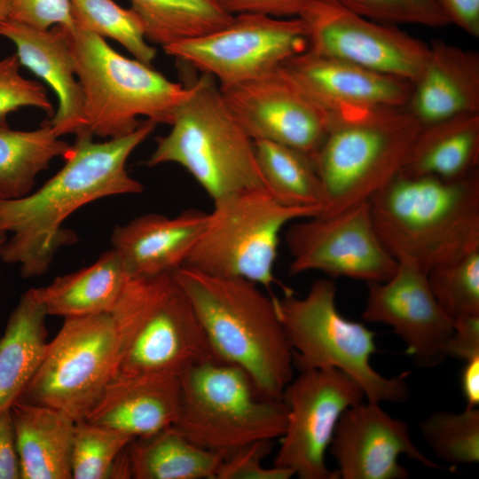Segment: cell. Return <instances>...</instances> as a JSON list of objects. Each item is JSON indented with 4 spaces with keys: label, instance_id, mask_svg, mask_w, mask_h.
I'll list each match as a JSON object with an SVG mask.
<instances>
[{
    "label": "cell",
    "instance_id": "1",
    "mask_svg": "<svg viewBox=\"0 0 479 479\" xmlns=\"http://www.w3.org/2000/svg\"><path fill=\"white\" fill-rule=\"evenodd\" d=\"M155 126L146 120L133 132L105 142H94L88 133L76 136L64 166L39 189L0 200V231L11 233L2 262L19 264L25 279L42 276L59 248L76 240L63 227L73 213L102 198L141 192L144 187L129 174L126 162Z\"/></svg>",
    "mask_w": 479,
    "mask_h": 479
},
{
    "label": "cell",
    "instance_id": "2",
    "mask_svg": "<svg viewBox=\"0 0 479 479\" xmlns=\"http://www.w3.org/2000/svg\"><path fill=\"white\" fill-rule=\"evenodd\" d=\"M173 273L216 357L242 369L261 397L281 399L294 364L274 296L252 281L210 275L187 265Z\"/></svg>",
    "mask_w": 479,
    "mask_h": 479
},
{
    "label": "cell",
    "instance_id": "3",
    "mask_svg": "<svg viewBox=\"0 0 479 479\" xmlns=\"http://www.w3.org/2000/svg\"><path fill=\"white\" fill-rule=\"evenodd\" d=\"M368 204L375 232L397 263L428 273L479 249V172L455 181L398 174Z\"/></svg>",
    "mask_w": 479,
    "mask_h": 479
},
{
    "label": "cell",
    "instance_id": "4",
    "mask_svg": "<svg viewBox=\"0 0 479 479\" xmlns=\"http://www.w3.org/2000/svg\"><path fill=\"white\" fill-rule=\"evenodd\" d=\"M177 110L171 130L157 138L148 167L176 163L185 169L213 202L265 188L255 141L224 99L214 77L202 74Z\"/></svg>",
    "mask_w": 479,
    "mask_h": 479
},
{
    "label": "cell",
    "instance_id": "5",
    "mask_svg": "<svg viewBox=\"0 0 479 479\" xmlns=\"http://www.w3.org/2000/svg\"><path fill=\"white\" fill-rule=\"evenodd\" d=\"M110 313L118 342L114 377L180 373L218 359L173 272L130 277Z\"/></svg>",
    "mask_w": 479,
    "mask_h": 479
},
{
    "label": "cell",
    "instance_id": "6",
    "mask_svg": "<svg viewBox=\"0 0 479 479\" xmlns=\"http://www.w3.org/2000/svg\"><path fill=\"white\" fill-rule=\"evenodd\" d=\"M63 28L82 90L88 133L121 137L140 126V116L171 125L191 94L190 85L172 82L151 65L121 55L93 33L75 26Z\"/></svg>",
    "mask_w": 479,
    "mask_h": 479
},
{
    "label": "cell",
    "instance_id": "7",
    "mask_svg": "<svg viewBox=\"0 0 479 479\" xmlns=\"http://www.w3.org/2000/svg\"><path fill=\"white\" fill-rule=\"evenodd\" d=\"M420 129L405 108L332 114L313 159L326 196L319 216L366 201L389 183L399 174Z\"/></svg>",
    "mask_w": 479,
    "mask_h": 479
},
{
    "label": "cell",
    "instance_id": "8",
    "mask_svg": "<svg viewBox=\"0 0 479 479\" xmlns=\"http://www.w3.org/2000/svg\"><path fill=\"white\" fill-rule=\"evenodd\" d=\"M273 299L299 371L339 369L352 377L372 402L401 404L409 398V372L385 377L372 366L375 333L340 313L332 279L315 280L303 297L287 288L281 298Z\"/></svg>",
    "mask_w": 479,
    "mask_h": 479
},
{
    "label": "cell",
    "instance_id": "9",
    "mask_svg": "<svg viewBox=\"0 0 479 479\" xmlns=\"http://www.w3.org/2000/svg\"><path fill=\"white\" fill-rule=\"evenodd\" d=\"M179 375L181 404L173 426L196 445L225 458L285 432L287 408L282 398L261 397L240 367L210 359Z\"/></svg>",
    "mask_w": 479,
    "mask_h": 479
},
{
    "label": "cell",
    "instance_id": "10",
    "mask_svg": "<svg viewBox=\"0 0 479 479\" xmlns=\"http://www.w3.org/2000/svg\"><path fill=\"white\" fill-rule=\"evenodd\" d=\"M321 211L320 207L283 205L265 188L214 201L206 229L184 265L271 289L277 282L273 267L282 229L292 221L319 216Z\"/></svg>",
    "mask_w": 479,
    "mask_h": 479
},
{
    "label": "cell",
    "instance_id": "11",
    "mask_svg": "<svg viewBox=\"0 0 479 479\" xmlns=\"http://www.w3.org/2000/svg\"><path fill=\"white\" fill-rule=\"evenodd\" d=\"M117 347L111 313L65 318L18 401L84 419L115 374Z\"/></svg>",
    "mask_w": 479,
    "mask_h": 479
},
{
    "label": "cell",
    "instance_id": "12",
    "mask_svg": "<svg viewBox=\"0 0 479 479\" xmlns=\"http://www.w3.org/2000/svg\"><path fill=\"white\" fill-rule=\"evenodd\" d=\"M164 51L224 88L262 75L308 50L304 22L298 17L277 18L242 13L215 32L171 43Z\"/></svg>",
    "mask_w": 479,
    "mask_h": 479
},
{
    "label": "cell",
    "instance_id": "13",
    "mask_svg": "<svg viewBox=\"0 0 479 479\" xmlns=\"http://www.w3.org/2000/svg\"><path fill=\"white\" fill-rule=\"evenodd\" d=\"M281 398L287 419L273 466L300 479L340 478L325 456L342 413L364 400L361 387L339 369H307L293 377Z\"/></svg>",
    "mask_w": 479,
    "mask_h": 479
},
{
    "label": "cell",
    "instance_id": "14",
    "mask_svg": "<svg viewBox=\"0 0 479 479\" xmlns=\"http://www.w3.org/2000/svg\"><path fill=\"white\" fill-rule=\"evenodd\" d=\"M293 276L318 271L331 278L370 282L389 279L398 263L381 242L368 200L337 214L303 218L285 233Z\"/></svg>",
    "mask_w": 479,
    "mask_h": 479
},
{
    "label": "cell",
    "instance_id": "15",
    "mask_svg": "<svg viewBox=\"0 0 479 479\" xmlns=\"http://www.w3.org/2000/svg\"><path fill=\"white\" fill-rule=\"evenodd\" d=\"M307 29L308 51L399 77L420 75L428 45L393 25L354 13L332 0H312L298 17Z\"/></svg>",
    "mask_w": 479,
    "mask_h": 479
},
{
    "label": "cell",
    "instance_id": "16",
    "mask_svg": "<svg viewBox=\"0 0 479 479\" xmlns=\"http://www.w3.org/2000/svg\"><path fill=\"white\" fill-rule=\"evenodd\" d=\"M220 90L254 141L285 145L314 159L326 136L332 114L301 87L283 65Z\"/></svg>",
    "mask_w": 479,
    "mask_h": 479
},
{
    "label": "cell",
    "instance_id": "17",
    "mask_svg": "<svg viewBox=\"0 0 479 479\" xmlns=\"http://www.w3.org/2000/svg\"><path fill=\"white\" fill-rule=\"evenodd\" d=\"M367 287L364 320L389 326L417 367L430 369L447 358L454 322L435 299L427 272L398 263L389 279Z\"/></svg>",
    "mask_w": 479,
    "mask_h": 479
},
{
    "label": "cell",
    "instance_id": "18",
    "mask_svg": "<svg viewBox=\"0 0 479 479\" xmlns=\"http://www.w3.org/2000/svg\"><path fill=\"white\" fill-rule=\"evenodd\" d=\"M329 451L342 479H406L410 474L399 463L401 455L429 468L448 470L417 448L405 421L368 400L342 413Z\"/></svg>",
    "mask_w": 479,
    "mask_h": 479
},
{
    "label": "cell",
    "instance_id": "19",
    "mask_svg": "<svg viewBox=\"0 0 479 479\" xmlns=\"http://www.w3.org/2000/svg\"><path fill=\"white\" fill-rule=\"evenodd\" d=\"M282 65L331 114L405 108L412 88L407 80L308 50Z\"/></svg>",
    "mask_w": 479,
    "mask_h": 479
},
{
    "label": "cell",
    "instance_id": "20",
    "mask_svg": "<svg viewBox=\"0 0 479 479\" xmlns=\"http://www.w3.org/2000/svg\"><path fill=\"white\" fill-rule=\"evenodd\" d=\"M0 35L14 43L21 66L44 81L57 96V111L46 121L55 133L59 137L87 134L82 90L64 28L39 29L5 19L0 20Z\"/></svg>",
    "mask_w": 479,
    "mask_h": 479
},
{
    "label": "cell",
    "instance_id": "21",
    "mask_svg": "<svg viewBox=\"0 0 479 479\" xmlns=\"http://www.w3.org/2000/svg\"><path fill=\"white\" fill-rule=\"evenodd\" d=\"M208 222V213L192 208L172 217L145 214L114 227L112 248L130 277L174 272L185 263Z\"/></svg>",
    "mask_w": 479,
    "mask_h": 479
},
{
    "label": "cell",
    "instance_id": "22",
    "mask_svg": "<svg viewBox=\"0 0 479 479\" xmlns=\"http://www.w3.org/2000/svg\"><path fill=\"white\" fill-rule=\"evenodd\" d=\"M180 404L179 373L115 376L84 420L134 438L145 437L173 426Z\"/></svg>",
    "mask_w": 479,
    "mask_h": 479
},
{
    "label": "cell",
    "instance_id": "23",
    "mask_svg": "<svg viewBox=\"0 0 479 479\" xmlns=\"http://www.w3.org/2000/svg\"><path fill=\"white\" fill-rule=\"evenodd\" d=\"M405 109L421 127L479 113V54L435 40Z\"/></svg>",
    "mask_w": 479,
    "mask_h": 479
},
{
    "label": "cell",
    "instance_id": "24",
    "mask_svg": "<svg viewBox=\"0 0 479 479\" xmlns=\"http://www.w3.org/2000/svg\"><path fill=\"white\" fill-rule=\"evenodd\" d=\"M11 412L20 479H71L75 420L58 409L20 401Z\"/></svg>",
    "mask_w": 479,
    "mask_h": 479
},
{
    "label": "cell",
    "instance_id": "25",
    "mask_svg": "<svg viewBox=\"0 0 479 479\" xmlns=\"http://www.w3.org/2000/svg\"><path fill=\"white\" fill-rule=\"evenodd\" d=\"M479 113L421 127L399 174L455 181L479 172Z\"/></svg>",
    "mask_w": 479,
    "mask_h": 479
},
{
    "label": "cell",
    "instance_id": "26",
    "mask_svg": "<svg viewBox=\"0 0 479 479\" xmlns=\"http://www.w3.org/2000/svg\"><path fill=\"white\" fill-rule=\"evenodd\" d=\"M130 275L111 248L90 265L31 288L47 315L64 318L110 313Z\"/></svg>",
    "mask_w": 479,
    "mask_h": 479
},
{
    "label": "cell",
    "instance_id": "27",
    "mask_svg": "<svg viewBox=\"0 0 479 479\" xmlns=\"http://www.w3.org/2000/svg\"><path fill=\"white\" fill-rule=\"evenodd\" d=\"M47 316L30 288L8 318L0 337V413L20 398L38 369L48 344Z\"/></svg>",
    "mask_w": 479,
    "mask_h": 479
},
{
    "label": "cell",
    "instance_id": "28",
    "mask_svg": "<svg viewBox=\"0 0 479 479\" xmlns=\"http://www.w3.org/2000/svg\"><path fill=\"white\" fill-rule=\"evenodd\" d=\"M126 453L135 479H216L224 458L196 445L174 426L133 439Z\"/></svg>",
    "mask_w": 479,
    "mask_h": 479
},
{
    "label": "cell",
    "instance_id": "29",
    "mask_svg": "<svg viewBox=\"0 0 479 479\" xmlns=\"http://www.w3.org/2000/svg\"><path fill=\"white\" fill-rule=\"evenodd\" d=\"M44 122L34 130H16L0 123V200L29 194L39 173L51 161L64 158L71 145Z\"/></svg>",
    "mask_w": 479,
    "mask_h": 479
},
{
    "label": "cell",
    "instance_id": "30",
    "mask_svg": "<svg viewBox=\"0 0 479 479\" xmlns=\"http://www.w3.org/2000/svg\"><path fill=\"white\" fill-rule=\"evenodd\" d=\"M148 42L162 47L227 26L234 15L218 0H130Z\"/></svg>",
    "mask_w": 479,
    "mask_h": 479
},
{
    "label": "cell",
    "instance_id": "31",
    "mask_svg": "<svg viewBox=\"0 0 479 479\" xmlns=\"http://www.w3.org/2000/svg\"><path fill=\"white\" fill-rule=\"evenodd\" d=\"M255 146L264 187L277 201L290 207H320L323 210L325 191L311 157L267 140H256Z\"/></svg>",
    "mask_w": 479,
    "mask_h": 479
},
{
    "label": "cell",
    "instance_id": "32",
    "mask_svg": "<svg viewBox=\"0 0 479 479\" xmlns=\"http://www.w3.org/2000/svg\"><path fill=\"white\" fill-rule=\"evenodd\" d=\"M75 26L122 45L134 59L151 65L156 49L145 38L144 24L134 10L113 0H69Z\"/></svg>",
    "mask_w": 479,
    "mask_h": 479
},
{
    "label": "cell",
    "instance_id": "33",
    "mask_svg": "<svg viewBox=\"0 0 479 479\" xmlns=\"http://www.w3.org/2000/svg\"><path fill=\"white\" fill-rule=\"evenodd\" d=\"M420 430L431 452L452 467L479 461V409L435 412L420 421Z\"/></svg>",
    "mask_w": 479,
    "mask_h": 479
},
{
    "label": "cell",
    "instance_id": "34",
    "mask_svg": "<svg viewBox=\"0 0 479 479\" xmlns=\"http://www.w3.org/2000/svg\"><path fill=\"white\" fill-rule=\"evenodd\" d=\"M430 290L453 321L479 315V249L430 269Z\"/></svg>",
    "mask_w": 479,
    "mask_h": 479
},
{
    "label": "cell",
    "instance_id": "35",
    "mask_svg": "<svg viewBox=\"0 0 479 479\" xmlns=\"http://www.w3.org/2000/svg\"><path fill=\"white\" fill-rule=\"evenodd\" d=\"M135 439L82 419L74 428L71 471L74 479L112 478L118 456Z\"/></svg>",
    "mask_w": 479,
    "mask_h": 479
},
{
    "label": "cell",
    "instance_id": "36",
    "mask_svg": "<svg viewBox=\"0 0 479 479\" xmlns=\"http://www.w3.org/2000/svg\"><path fill=\"white\" fill-rule=\"evenodd\" d=\"M364 18L384 24L440 27L450 23L436 0H332Z\"/></svg>",
    "mask_w": 479,
    "mask_h": 479
},
{
    "label": "cell",
    "instance_id": "37",
    "mask_svg": "<svg viewBox=\"0 0 479 479\" xmlns=\"http://www.w3.org/2000/svg\"><path fill=\"white\" fill-rule=\"evenodd\" d=\"M21 64L16 54L0 60V123L7 124V115L23 106L44 111L51 118L55 111L45 87L20 74Z\"/></svg>",
    "mask_w": 479,
    "mask_h": 479
},
{
    "label": "cell",
    "instance_id": "38",
    "mask_svg": "<svg viewBox=\"0 0 479 479\" xmlns=\"http://www.w3.org/2000/svg\"><path fill=\"white\" fill-rule=\"evenodd\" d=\"M272 441L248 444L224 458L216 479H289L294 473L287 468L263 465Z\"/></svg>",
    "mask_w": 479,
    "mask_h": 479
},
{
    "label": "cell",
    "instance_id": "39",
    "mask_svg": "<svg viewBox=\"0 0 479 479\" xmlns=\"http://www.w3.org/2000/svg\"><path fill=\"white\" fill-rule=\"evenodd\" d=\"M9 20L39 29L75 27L69 0H9Z\"/></svg>",
    "mask_w": 479,
    "mask_h": 479
},
{
    "label": "cell",
    "instance_id": "40",
    "mask_svg": "<svg viewBox=\"0 0 479 479\" xmlns=\"http://www.w3.org/2000/svg\"><path fill=\"white\" fill-rule=\"evenodd\" d=\"M230 14H263L277 18L299 17L312 0H218Z\"/></svg>",
    "mask_w": 479,
    "mask_h": 479
},
{
    "label": "cell",
    "instance_id": "41",
    "mask_svg": "<svg viewBox=\"0 0 479 479\" xmlns=\"http://www.w3.org/2000/svg\"><path fill=\"white\" fill-rule=\"evenodd\" d=\"M453 322V332L447 345V357L467 361L479 357V315L463 317Z\"/></svg>",
    "mask_w": 479,
    "mask_h": 479
},
{
    "label": "cell",
    "instance_id": "42",
    "mask_svg": "<svg viewBox=\"0 0 479 479\" xmlns=\"http://www.w3.org/2000/svg\"><path fill=\"white\" fill-rule=\"evenodd\" d=\"M20 478V463L9 409L0 413V479Z\"/></svg>",
    "mask_w": 479,
    "mask_h": 479
},
{
    "label": "cell",
    "instance_id": "43",
    "mask_svg": "<svg viewBox=\"0 0 479 479\" xmlns=\"http://www.w3.org/2000/svg\"><path fill=\"white\" fill-rule=\"evenodd\" d=\"M450 23L474 37L479 36V0H436Z\"/></svg>",
    "mask_w": 479,
    "mask_h": 479
},
{
    "label": "cell",
    "instance_id": "44",
    "mask_svg": "<svg viewBox=\"0 0 479 479\" xmlns=\"http://www.w3.org/2000/svg\"><path fill=\"white\" fill-rule=\"evenodd\" d=\"M460 373V389L467 407L479 405V357L464 361Z\"/></svg>",
    "mask_w": 479,
    "mask_h": 479
},
{
    "label": "cell",
    "instance_id": "45",
    "mask_svg": "<svg viewBox=\"0 0 479 479\" xmlns=\"http://www.w3.org/2000/svg\"><path fill=\"white\" fill-rule=\"evenodd\" d=\"M10 4L9 0H0V20L9 18Z\"/></svg>",
    "mask_w": 479,
    "mask_h": 479
},
{
    "label": "cell",
    "instance_id": "46",
    "mask_svg": "<svg viewBox=\"0 0 479 479\" xmlns=\"http://www.w3.org/2000/svg\"><path fill=\"white\" fill-rule=\"evenodd\" d=\"M7 239H8V234L5 232L0 231V253Z\"/></svg>",
    "mask_w": 479,
    "mask_h": 479
}]
</instances>
